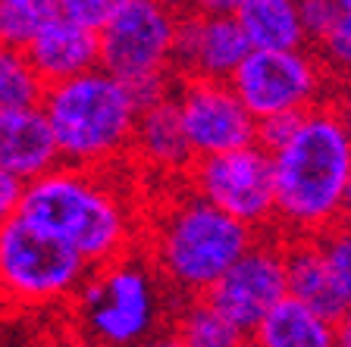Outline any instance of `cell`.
I'll list each match as a JSON object with an SVG mask.
<instances>
[{
	"instance_id": "cell-1",
	"label": "cell",
	"mask_w": 351,
	"mask_h": 347,
	"mask_svg": "<svg viewBox=\"0 0 351 347\" xmlns=\"http://www.w3.org/2000/svg\"><path fill=\"white\" fill-rule=\"evenodd\" d=\"M270 157L279 235H320L342 219L351 135L326 101L304 110L292 138Z\"/></svg>"
},
{
	"instance_id": "cell-2",
	"label": "cell",
	"mask_w": 351,
	"mask_h": 347,
	"mask_svg": "<svg viewBox=\"0 0 351 347\" xmlns=\"http://www.w3.org/2000/svg\"><path fill=\"white\" fill-rule=\"evenodd\" d=\"M151 207L138 244L147 247L151 266L176 297L204 294L263 231L207 203L182 181Z\"/></svg>"
},
{
	"instance_id": "cell-3",
	"label": "cell",
	"mask_w": 351,
	"mask_h": 347,
	"mask_svg": "<svg viewBox=\"0 0 351 347\" xmlns=\"http://www.w3.org/2000/svg\"><path fill=\"white\" fill-rule=\"evenodd\" d=\"M113 169L117 166L79 169L60 163L25 181L19 213L73 244L88 266H104L138 247L141 238V229L132 222L129 197L113 181Z\"/></svg>"
},
{
	"instance_id": "cell-4",
	"label": "cell",
	"mask_w": 351,
	"mask_h": 347,
	"mask_svg": "<svg viewBox=\"0 0 351 347\" xmlns=\"http://www.w3.org/2000/svg\"><path fill=\"white\" fill-rule=\"evenodd\" d=\"M41 110L53 129L63 166L107 169L132 159L138 107L123 81L101 66L47 85Z\"/></svg>"
},
{
	"instance_id": "cell-5",
	"label": "cell",
	"mask_w": 351,
	"mask_h": 347,
	"mask_svg": "<svg viewBox=\"0 0 351 347\" xmlns=\"http://www.w3.org/2000/svg\"><path fill=\"white\" fill-rule=\"evenodd\" d=\"M179 297L163 285L147 257L129 253L91 266L69 307L79 319V338L95 344H138L160 341L169 310Z\"/></svg>"
},
{
	"instance_id": "cell-6",
	"label": "cell",
	"mask_w": 351,
	"mask_h": 347,
	"mask_svg": "<svg viewBox=\"0 0 351 347\" xmlns=\"http://www.w3.org/2000/svg\"><path fill=\"white\" fill-rule=\"evenodd\" d=\"M88 272L91 266L73 244L22 213L0 225V300L19 307L69 304Z\"/></svg>"
},
{
	"instance_id": "cell-7",
	"label": "cell",
	"mask_w": 351,
	"mask_h": 347,
	"mask_svg": "<svg viewBox=\"0 0 351 347\" xmlns=\"http://www.w3.org/2000/svg\"><path fill=\"white\" fill-rule=\"evenodd\" d=\"M179 181L223 213L248 222L251 229H273V157L254 141L235 151L191 157Z\"/></svg>"
},
{
	"instance_id": "cell-8",
	"label": "cell",
	"mask_w": 351,
	"mask_h": 347,
	"mask_svg": "<svg viewBox=\"0 0 351 347\" xmlns=\"http://www.w3.org/2000/svg\"><path fill=\"white\" fill-rule=\"evenodd\" d=\"M239 101L254 119L273 113H301L326 101L332 75L323 69L311 47L292 51H254L251 47L229 75Z\"/></svg>"
},
{
	"instance_id": "cell-9",
	"label": "cell",
	"mask_w": 351,
	"mask_h": 347,
	"mask_svg": "<svg viewBox=\"0 0 351 347\" xmlns=\"http://www.w3.org/2000/svg\"><path fill=\"white\" fill-rule=\"evenodd\" d=\"M176 10L160 0H125L117 16L97 31V66L117 75L123 85L169 75V53L176 35Z\"/></svg>"
},
{
	"instance_id": "cell-10",
	"label": "cell",
	"mask_w": 351,
	"mask_h": 347,
	"mask_svg": "<svg viewBox=\"0 0 351 347\" xmlns=\"http://www.w3.org/2000/svg\"><path fill=\"white\" fill-rule=\"evenodd\" d=\"M285 294L289 291H285L282 235L276 229H263L254 238V244L201 297L248 338L263 319V313Z\"/></svg>"
},
{
	"instance_id": "cell-11",
	"label": "cell",
	"mask_w": 351,
	"mask_h": 347,
	"mask_svg": "<svg viewBox=\"0 0 351 347\" xmlns=\"http://www.w3.org/2000/svg\"><path fill=\"white\" fill-rule=\"evenodd\" d=\"M182 131L195 157L235 151L254 141V116L223 79H173Z\"/></svg>"
},
{
	"instance_id": "cell-12",
	"label": "cell",
	"mask_w": 351,
	"mask_h": 347,
	"mask_svg": "<svg viewBox=\"0 0 351 347\" xmlns=\"http://www.w3.org/2000/svg\"><path fill=\"white\" fill-rule=\"evenodd\" d=\"M248 51L251 44L232 13H204L189 7L176 16L169 75L226 81Z\"/></svg>"
},
{
	"instance_id": "cell-13",
	"label": "cell",
	"mask_w": 351,
	"mask_h": 347,
	"mask_svg": "<svg viewBox=\"0 0 351 347\" xmlns=\"http://www.w3.org/2000/svg\"><path fill=\"white\" fill-rule=\"evenodd\" d=\"M191 157L195 153L185 141L182 119H179V107H176L173 94L138 110L135 135H132V163L135 166H141L147 175L179 181Z\"/></svg>"
},
{
	"instance_id": "cell-14",
	"label": "cell",
	"mask_w": 351,
	"mask_h": 347,
	"mask_svg": "<svg viewBox=\"0 0 351 347\" xmlns=\"http://www.w3.org/2000/svg\"><path fill=\"white\" fill-rule=\"evenodd\" d=\"M63 163L41 103L0 113V169L32 181Z\"/></svg>"
},
{
	"instance_id": "cell-15",
	"label": "cell",
	"mask_w": 351,
	"mask_h": 347,
	"mask_svg": "<svg viewBox=\"0 0 351 347\" xmlns=\"http://www.w3.org/2000/svg\"><path fill=\"white\" fill-rule=\"evenodd\" d=\"M22 51L32 60L44 85H57V81L95 69L101 60V41H97V31L57 16Z\"/></svg>"
},
{
	"instance_id": "cell-16",
	"label": "cell",
	"mask_w": 351,
	"mask_h": 347,
	"mask_svg": "<svg viewBox=\"0 0 351 347\" xmlns=\"http://www.w3.org/2000/svg\"><path fill=\"white\" fill-rule=\"evenodd\" d=\"M282 260H285V291L304 300L311 310L336 322L345 310V300L329 272L323 247L317 235H282Z\"/></svg>"
},
{
	"instance_id": "cell-17",
	"label": "cell",
	"mask_w": 351,
	"mask_h": 347,
	"mask_svg": "<svg viewBox=\"0 0 351 347\" xmlns=\"http://www.w3.org/2000/svg\"><path fill=\"white\" fill-rule=\"evenodd\" d=\"M248 344L257 347H329L332 341V322L320 316L317 310L298 300V297L285 294L279 297L263 319L248 335Z\"/></svg>"
},
{
	"instance_id": "cell-18",
	"label": "cell",
	"mask_w": 351,
	"mask_h": 347,
	"mask_svg": "<svg viewBox=\"0 0 351 347\" xmlns=\"http://www.w3.org/2000/svg\"><path fill=\"white\" fill-rule=\"evenodd\" d=\"M235 19L254 51L307 47L298 0H245Z\"/></svg>"
},
{
	"instance_id": "cell-19",
	"label": "cell",
	"mask_w": 351,
	"mask_h": 347,
	"mask_svg": "<svg viewBox=\"0 0 351 347\" xmlns=\"http://www.w3.org/2000/svg\"><path fill=\"white\" fill-rule=\"evenodd\" d=\"M167 344H189V347H239L248 344V338L239 329L223 319L204 297H179L169 310L163 338Z\"/></svg>"
},
{
	"instance_id": "cell-20",
	"label": "cell",
	"mask_w": 351,
	"mask_h": 347,
	"mask_svg": "<svg viewBox=\"0 0 351 347\" xmlns=\"http://www.w3.org/2000/svg\"><path fill=\"white\" fill-rule=\"evenodd\" d=\"M44 88L47 85L35 73V66L25 57V51L0 41V113L41 103Z\"/></svg>"
},
{
	"instance_id": "cell-21",
	"label": "cell",
	"mask_w": 351,
	"mask_h": 347,
	"mask_svg": "<svg viewBox=\"0 0 351 347\" xmlns=\"http://www.w3.org/2000/svg\"><path fill=\"white\" fill-rule=\"evenodd\" d=\"M57 16V0H0V41L25 47Z\"/></svg>"
},
{
	"instance_id": "cell-22",
	"label": "cell",
	"mask_w": 351,
	"mask_h": 347,
	"mask_svg": "<svg viewBox=\"0 0 351 347\" xmlns=\"http://www.w3.org/2000/svg\"><path fill=\"white\" fill-rule=\"evenodd\" d=\"M317 241L323 247V257L329 263V272L336 279V288L342 294L345 307H351V222L339 219L329 229H323Z\"/></svg>"
},
{
	"instance_id": "cell-23",
	"label": "cell",
	"mask_w": 351,
	"mask_h": 347,
	"mask_svg": "<svg viewBox=\"0 0 351 347\" xmlns=\"http://www.w3.org/2000/svg\"><path fill=\"white\" fill-rule=\"evenodd\" d=\"M311 51L317 53V60L332 79L351 75V10H339L336 22L320 41L311 44Z\"/></svg>"
},
{
	"instance_id": "cell-24",
	"label": "cell",
	"mask_w": 351,
	"mask_h": 347,
	"mask_svg": "<svg viewBox=\"0 0 351 347\" xmlns=\"http://www.w3.org/2000/svg\"><path fill=\"white\" fill-rule=\"evenodd\" d=\"M123 3L125 0H57L63 19H73L91 31H101L104 25L117 16V10L123 7Z\"/></svg>"
},
{
	"instance_id": "cell-25",
	"label": "cell",
	"mask_w": 351,
	"mask_h": 347,
	"mask_svg": "<svg viewBox=\"0 0 351 347\" xmlns=\"http://www.w3.org/2000/svg\"><path fill=\"white\" fill-rule=\"evenodd\" d=\"M304 113V110H301ZM301 113L289 110V113H273V116H261L254 123V144H261L263 151H279V147L292 138L295 125H298Z\"/></svg>"
},
{
	"instance_id": "cell-26",
	"label": "cell",
	"mask_w": 351,
	"mask_h": 347,
	"mask_svg": "<svg viewBox=\"0 0 351 347\" xmlns=\"http://www.w3.org/2000/svg\"><path fill=\"white\" fill-rule=\"evenodd\" d=\"M339 10H342L339 0H298V13H301V25H304L307 47L326 35L329 25L336 22Z\"/></svg>"
},
{
	"instance_id": "cell-27",
	"label": "cell",
	"mask_w": 351,
	"mask_h": 347,
	"mask_svg": "<svg viewBox=\"0 0 351 347\" xmlns=\"http://www.w3.org/2000/svg\"><path fill=\"white\" fill-rule=\"evenodd\" d=\"M22 191H25V181L16 179V175L7 172V169H0V225L19 213Z\"/></svg>"
},
{
	"instance_id": "cell-28",
	"label": "cell",
	"mask_w": 351,
	"mask_h": 347,
	"mask_svg": "<svg viewBox=\"0 0 351 347\" xmlns=\"http://www.w3.org/2000/svg\"><path fill=\"white\" fill-rule=\"evenodd\" d=\"M326 103L336 110V116L342 119L345 131L351 135V75L332 79V85H329V94H326Z\"/></svg>"
},
{
	"instance_id": "cell-29",
	"label": "cell",
	"mask_w": 351,
	"mask_h": 347,
	"mask_svg": "<svg viewBox=\"0 0 351 347\" xmlns=\"http://www.w3.org/2000/svg\"><path fill=\"white\" fill-rule=\"evenodd\" d=\"M245 0H191L195 10H204V13H239V7Z\"/></svg>"
},
{
	"instance_id": "cell-30",
	"label": "cell",
	"mask_w": 351,
	"mask_h": 347,
	"mask_svg": "<svg viewBox=\"0 0 351 347\" xmlns=\"http://www.w3.org/2000/svg\"><path fill=\"white\" fill-rule=\"evenodd\" d=\"M332 341L342 347H351V307H345L342 316L332 322Z\"/></svg>"
},
{
	"instance_id": "cell-31",
	"label": "cell",
	"mask_w": 351,
	"mask_h": 347,
	"mask_svg": "<svg viewBox=\"0 0 351 347\" xmlns=\"http://www.w3.org/2000/svg\"><path fill=\"white\" fill-rule=\"evenodd\" d=\"M342 219L351 222V172H348V181H345V197H342Z\"/></svg>"
},
{
	"instance_id": "cell-32",
	"label": "cell",
	"mask_w": 351,
	"mask_h": 347,
	"mask_svg": "<svg viewBox=\"0 0 351 347\" xmlns=\"http://www.w3.org/2000/svg\"><path fill=\"white\" fill-rule=\"evenodd\" d=\"M163 7H169V10H176V13H182V10H189L191 7V0H160Z\"/></svg>"
},
{
	"instance_id": "cell-33",
	"label": "cell",
	"mask_w": 351,
	"mask_h": 347,
	"mask_svg": "<svg viewBox=\"0 0 351 347\" xmlns=\"http://www.w3.org/2000/svg\"><path fill=\"white\" fill-rule=\"evenodd\" d=\"M339 7H342V10H351V0H339Z\"/></svg>"
}]
</instances>
